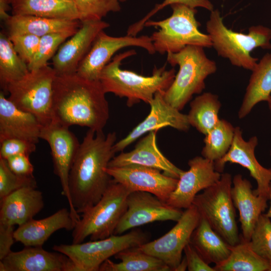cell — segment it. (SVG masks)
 <instances>
[{"mask_svg":"<svg viewBox=\"0 0 271 271\" xmlns=\"http://www.w3.org/2000/svg\"><path fill=\"white\" fill-rule=\"evenodd\" d=\"M75 33L57 32L40 37V42L34 58L28 64L30 71L41 68L48 65V61L54 56L60 46Z\"/></svg>","mask_w":271,"mask_h":271,"instance_id":"obj_35","label":"cell"},{"mask_svg":"<svg viewBox=\"0 0 271 271\" xmlns=\"http://www.w3.org/2000/svg\"><path fill=\"white\" fill-rule=\"evenodd\" d=\"M81 22L100 21L110 12L121 10L120 4L127 0H73Z\"/></svg>","mask_w":271,"mask_h":271,"instance_id":"obj_36","label":"cell"},{"mask_svg":"<svg viewBox=\"0 0 271 271\" xmlns=\"http://www.w3.org/2000/svg\"><path fill=\"white\" fill-rule=\"evenodd\" d=\"M171 7V16L159 21L149 20L144 25L160 28L150 37L156 52L177 53L189 45L212 47L209 36L199 30L200 24L195 17L196 9L182 4H174Z\"/></svg>","mask_w":271,"mask_h":271,"instance_id":"obj_6","label":"cell"},{"mask_svg":"<svg viewBox=\"0 0 271 271\" xmlns=\"http://www.w3.org/2000/svg\"><path fill=\"white\" fill-rule=\"evenodd\" d=\"M270 184H271V183H270Z\"/></svg>","mask_w":271,"mask_h":271,"instance_id":"obj_51","label":"cell"},{"mask_svg":"<svg viewBox=\"0 0 271 271\" xmlns=\"http://www.w3.org/2000/svg\"><path fill=\"white\" fill-rule=\"evenodd\" d=\"M109 27L102 20L81 22L77 32L60 46L52 58L56 74L76 73L98 34Z\"/></svg>","mask_w":271,"mask_h":271,"instance_id":"obj_18","label":"cell"},{"mask_svg":"<svg viewBox=\"0 0 271 271\" xmlns=\"http://www.w3.org/2000/svg\"><path fill=\"white\" fill-rule=\"evenodd\" d=\"M269 155L271 157V150H270V152H269Z\"/></svg>","mask_w":271,"mask_h":271,"instance_id":"obj_50","label":"cell"},{"mask_svg":"<svg viewBox=\"0 0 271 271\" xmlns=\"http://www.w3.org/2000/svg\"><path fill=\"white\" fill-rule=\"evenodd\" d=\"M9 5L5 0H0V17L3 21L10 16L7 13Z\"/></svg>","mask_w":271,"mask_h":271,"instance_id":"obj_45","label":"cell"},{"mask_svg":"<svg viewBox=\"0 0 271 271\" xmlns=\"http://www.w3.org/2000/svg\"><path fill=\"white\" fill-rule=\"evenodd\" d=\"M184 252L187 262L189 271H215L213 267L207 263L193 246L189 243L184 248Z\"/></svg>","mask_w":271,"mask_h":271,"instance_id":"obj_43","label":"cell"},{"mask_svg":"<svg viewBox=\"0 0 271 271\" xmlns=\"http://www.w3.org/2000/svg\"><path fill=\"white\" fill-rule=\"evenodd\" d=\"M269 200L270 201V206L267 212L265 213V215L269 218H271V185L269 190Z\"/></svg>","mask_w":271,"mask_h":271,"instance_id":"obj_47","label":"cell"},{"mask_svg":"<svg viewBox=\"0 0 271 271\" xmlns=\"http://www.w3.org/2000/svg\"><path fill=\"white\" fill-rule=\"evenodd\" d=\"M158 130H152L140 140L134 149L121 152L109 162L108 167L137 165L163 171L168 176L179 179L184 171L170 162L160 151L157 144Z\"/></svg>","mask_w":271,"mask_h":271,"instance_id":"obj_21","label":"cell"},{"mask_svg":"<svg viewBox=\"0 0 271 271\" xmlns=\"http://www.w3.org/2000/svg\"><path fill=\"white\" fill-rule=\"evenodd\" d=\"M30 70L18 54L7 32L0 33V84L5 94L8 85L26 76Z\"/></svg>","mask_w":271,"mask_h":271,"instance_id":"obj_32","label":"cell"},{"mask_svg":"<svg viewBox=\"0 0 271 271\" xmlns=\"http://www.w3.org/2000/svg\"><path fill=\"white\" fill-rule=\"evenodd\" d=\"M0 271H80L67 256L49 252L42 246H28L11 251L0 260Z\"/></svg>","mask_w":271,"mask_h":271,"instance_id":"obj_20","label":"cell"},{"mask_svg":"<svg viewBox=\"0 0 271 271\" xmlns=\"http://www.w3.org/2000/svg\"><path fill=\"white\" fill-rule=\"evenodd\" d=\"M187 262L185 256H184L175 268V271H185L187 269Z\"/></svg>","mask_w":271,"mask_h":271,"instance_id":"obj_46","label":"cell"},{"mask_svg":"<svg viewBox=\"0 0 271 271\" xmlns=\"http://www.w3.org/2000/svg\"><path fill=\"white\" fill-rule=\"evenodd\" d=\"M235 128L227 120L220 119L217 124L205 135L202 156L213 162L221 159L231 147Z\"/></svg>","mask_w":271,"mask_h":271,"instance_id":"obj_34","label":"cell"},{"mask_svg":"<svg viewBox=\"0 0 271 271\" xmlns=\"http://www.w3.org/2000/svg\"><path fill=\"white\" fill-rule=\"evenodd\" d=\"M188 164L189 170L181 174L175 189L166 201L180 209L192 205L198 193L218 181L222 174L215 170L214 162L202 156L195 157Z\"/></svg>","mask_w":271,"mask_h":271,"instance_id":"obj_17","label":"cell"},{"mask_svg":"<svg viewBox=\"0 0 271 271\" xmlns=\"http://www.w3.org/2000/svg\"><path fill=\"white\" fill-rule=\"evenodd\" d=\"M56 73L46 65L30 71L21 79L10 84L8 98L18 108L35 115L43 125L52 121L53 85Z\"/></svg>","mask_w":271,"mask_h":271,"instance_id":"obj_9","label":"cell"},{"mask_svg":"<svg viewBox=\"0 0 271 271\" xmlns=\"http://www.w3.org/2000/svg\"><path fill=\"white\" fill-rule=\"evenodd\" d=\"M0 92V142L19 139L35 144L40 139L42 124L33 114L18 108Z\"/></svg>","mask_w":271,"mask_h":271,"instance_id":"obj_23","label":"cell"},{"mask_svg":"<svg viewBox=\"0 0 271 271\" xmlns=\"http://www.w3.org/2000/svg\"><path fill=\"white\" fill-rule=\"evenodd\" d=\"M266 102L267 103L268 109L269 110L270 113L271 115V95Z\"/></svg>","mask_w":271,"mask_h":271,"instance_id":"obj_48","label":"cell"},{"mask_svg":"<svg viewBox=\"0 0 271 271\" xmlns=\"http://www.w3.org/2000/svg\"><path fill=\"white\" fill-rule=\"evenodd\" d=\"M183 211L169 205L152 193L130 192L127 199V209L121 218L114 234L120 235L138 226L155 222H177Z\"/></svg>","mask_w":271,"mask_h":271,"instance_id":"obj_14","label":"cell"},{"mask_svg":"<svg viewBox=\"0 0 271 271\" xmlns=\"http://www.w3.org/2000/svg\"><path fill=\"white\" fill-rule=\"evenodd\" d=\"M251 71L238 112L240 119L246 117L259 102H267L271 95V53L264 55Z\"/></svg>","mask_w":271,"mask_h":271,"instance_id":"obj_27","label":"cell"},{"mask_svg":"<svg viewBox=\"0 0 271 271\" xmlns=\"http://www.w3.org/2000/svg\"><path fill=\"white\" fill-rule=\"evenodd\" d=\"M210 12L206 30L212 47L232 65L252 71L258 59L250 52L257 48L271 49V29L256 25L250 27L247 34L234 32L225 25L218 10Z\"/></svg>","mask_w":271,"mask_h":271,"instance_id":"obj_4","label":"cell"},{"mask_svg":"<svg viewBox=\"0 0 271 271\" xmlns=\"http://www.w3.org/2000/svg\"><path fill=\"white\" fill-rule=\"evenodd\" d=\"M251 249L271 265V221L262 213L248 242Z\"/></svg>","mask_w":271,"mask_h":271,"instance_id":"obj_37","label":"cell"},{"mask_svg":"<svg viewBox=\"0 0 271 271\" xmlns=\"http://www.w3.org/2000/svg\"><path fill=\"white\" fill-rule=\"evenodd\" d=\"M76 225L70 210L63 208L45 218L34 219L19 226L14 231L15 241L25 246H42L57 230H73Z\"/></svg>","mask_w":271,"mask_h":271,"instance_id":"obj_25","label":"cell"},{"mask_svg":"<svg viewBox=\"0 0 271 271\" xmlns=\"http://www.w3.org/2000/svg\"><path fill=\"white\" fill-rule=\"evenodd\" d=\"M10 5L12 15L79 20L73 0H12Z\"/></svg>","mask_w":271,"mask_h":271,"instance_id":"obj_29","label":"cell"},{"mask_svg":"<svg viewBox=\"0 0 271 271\" xmlns=\"http://www.w3.org/2000/svg\"><path fill=\"white\" fill-rule=\"evenodd\" d=\"M232 185L231 174L222 173L218 181L195 196L193 204L214 230L234 245L240 241V236L231 195Z\"/></svg>","mask_w":271,"mask_h":271,"instance_id":"obj_8","label":"cell"},{"mask_svg":"<svg viewBox=\"0 0 271 271\" xmlns=\"http://www.w3.org/2000/svg\"><path fill=\"white\" fill-rule=\"evenodd\" d=\"M258 144L256 136L248 141L244 140L240 127H235L233 140L228 152L220 160L214 162L215 169L222 173L227 163L238 164L246 169L256 181L257 187L253 190L256 195L269 199L271 183V168L263 167L257 160L254 151Z\"/></svg>","mask_w":271,"mask_h":271,"instance_id":"obj_15","label":"cell"},{"mask_svg":"<svg viewBox=\"0 0 271 271\" xmlns=\"http://www.w3.org/2000/svg\"><path fill=\"white\" fill-rule=\"evenodd\" d=\"M8 36L19 56L27 64L30 63L37 51L40 37L28 34H11Z\"/></svg>","mask_w":271,"mask_h":271,"instance_id":"obj_40","label":"cell"},{"mask_svg":"<svg viewBox=\"0 0 271 271\" xmlns=\"http://www.w3.org/2000/svg\"><path fill=\"white\" fill-rule=\"evenodd\" d=\"M174 4H182L192 8H204L210 12L214 7L209 0H164L162 3L156 5L155 8L140 21L132 24L127 29V35L136 36L145 27V24L150 18L166 6Z\"/></svg>","mask_w":271,"mask_h":271,"instance_id":"obj_39","label":"cell"},{"mask_svg":"<svg viewBox=\"0 0 271 271\" xmlns=\"http://www.w3.org/2000/svg\"><path fill=\"white\" fill-rule=\"evenodd\" d=\"M99 80L76 73L56 74L53 85L52 121L69 127L103 131L109 116L108 101Z\"/></svg>","mask_w":271,"mask_h":271,"instance_id":"obj_2","label":"cell"},{"mask_svg":"<svg viewBox=\"0 0 271 271\" xmlns=\"http://www.w3.org/2000/svg\"><path fill=\"white\" fill-rule=\"evenodd\" d=\"M165 92V91H164ZM164 92H157L149 105L148 115L123 139L113 146L115 153L121 152L129 145L146 133L170 126L182 131H187L190 127L187 114L180 112L164 99Z\"/></svg>","mask_w":271,"mask_h":271,"instance_id":"obj_19","label":"cell"},{"mask_svg":"<svg viewBox=\"0 0 271 271\" xmlns=\"http://www.w3.org/2000/svg\"><path fill=\"white\" fill-rule=\"evenodd\" d=\"M138 47L150 54L156 52L151 38L146 35L113 37L101 31L89 52L78 66L76 74L90 80H99L101 71L119 50L127 47Z\"/></svg>","mask_w":271,"mask_h":271,"instance_id":"obj_13","label":"cell"},{"mask_svg":"<svg viewBox=\"0 0 271 271\" xmlns=\"http://www.w3.org/2000/svg\"><path fill=\"white\" fill-rule=\"evenodd\" d=\"M114 257L120 261L116 263L107 259L100 265L99 271H171L162 260L136 247L123 250Z\"/></svg>","mask_w":271,"mask_h":271,"instance_id":"obj_30","label":"cell"},{"mask_svg":"<svg viewBox=\"0 0 271 271\" xmlns=\"http://www.w3.org/2000/svg\"><path fill=\"white\" fill-rule=\"evenodd\" d=\"M250 182L240 174L232 178L231 198L239 212V221L242 234L240 238L249 241L254 227L260 216L267 207L269 199L254 194Z\"/></svg>","mask_w":271,"mask_h":271,"instance_id":"obj_22","label":"cell"},{"mask_svg":"<svg viewBox=\"0 0 271 271\" xmlns=\"http://www.w3.org/2000/svg\"><path fill=\"white\" fill-rule=\"evenodd\" d=\"M130 193L112 179L99 200L84 211L76 223L72 230V243L83 242L88 237L90 240H96L114 234L126 210Z\"/></svg>","mask_w":271,"mask_h":271,"instance_id":"obj_7","label":"cell"},{"mask_svg":"<svg viewBox=\"0 0 271 271\" xmlns=\"http://www.w3.org/2000/svg\"><path fill=\"white\" fill-rule=\"evenodd\" d=\"M230 249L227 258L213 266L215 271H271V265L241 238L238 243L230 245Z\"/></svg>","mask_w":271,"mask_h":271,"instance_id":"obj_33","label":"cell"},{"mask_svg":"<svg viewBox=\"0 0 271 271\" xmlns=\"http://www.w3.org/2000/svg\"><path fill=\"white\" fill-rule=\"evenodd\" d=\"M204 48L189 45L178 52L167 53L168 63L179 69L163 95L168 103L180 111L193 95L202 92L206 79L217 71L216 62L207 56Z\"/></svg>","mask_w":271,"mask_h":271,"instance_id":"obj_5","label":"cell"},{"mask_svg":"<svg viewBox=\"0 0 271 271\" xmlns=\"http://www.w3.org/2000/svg\"><path fill=\"white\" fill-rule=\"evenodd\" d=\"M0 143V157L5 159L18 154L30 156L36 149V144L19 139H8Z\"/></svg>","mask_w":271,"mask_h":271,"instance_id":"obj_41","label":"cell"},{"mask_svg":"<svg viewBox=\"0 0 271 271\" xmlns=\"http://www.w3.org/2000/svg\"><path fill=\"white\" fill-rule=\"evenodd\" d=\"M200 217L197 208L192 204L183 211L180 219L169 231L161 237L136 248L161 259L171 271H175L182 259L184 249L190 243Z\"/></svg>","mask_w":271,"mask_h":271,"instance_id":"obj_12","label":"cell"},{"mask_svg":"<svg viewBox=\"0 0 271 271\" xmlns=\"http://www.w3.org/2000/svg\"><path fill=\"white\" fill-rule=\"evenodd\" d=\"M105 170L115 182L121 184L130 192H149L165 202L178 182V179L162 174L160 170L141 166L108 167Z\"/></svg>","mask_w":271,"mask_h":271,"instance_id":"obj_16","label":"cell"},{"mask_svg":"<svg viewBox=\"0 0 271 271\" xmlns=\"http://www.w3.org/2000/svg\"><path fill=\"white\" fill-rule=\"evenodd\" d=\"M190 242L209 264L222 262L227 258L231 252L230 245L202 216Z\"/></svg>","mask_w":271,"mask_h":271,"instance_id":"obj_28","label":"cell"},{"mask_svg":"<svg viewBox=\"0 0 271 271\" xmlns=\"http://www.w3.org/2000/svg\"><path fill=\"white\" fill-rule=\"evenodd\" d=\"M187 114L191 126L199 132L207 134L219 122L221 103L217 95L204 92L196 96L190 104Z\"/></svg>","mask_w":271,"mask_h":271,"instance_id":"obj_31","label":"cell"},{"mask_svg":"<svg viewBox=\"0 0 271 271\" xmlns=\"http://www.w3.org/2000/svg\"><path fill=\"white\" fill-rule=\"evenodd\" d=\"M43 193L37 187H24L1 199L0 224L22 225L43 208Z\"/></svg>","mask_w":271,"mask_h":271,"instance_id":"obj_24","label":"cell"},{"mask_svg":"<svg viewBox=\"0 0 271 271\" xmlns=\"http://www.w3.org/2000/svg\"><path fill=\"white\" fill-rule=\"evenodd\" d=\"M148 235L140 230L113 234L102 239L72 244L55 245L53 249L70 258L80 271H98L106 260L119 252L149 241Z\"/></svg>","mask_w":271,"mask_h":271,"instance_id":"obj_10","label":"cell"},{"mask_svg":"<svg viewBox=\"0 0 271 271\" xmlns=\"http://www.w3.org/2000/svg\"><path fill=\"white\" fill-rule=\"evenodd\" d=\"M40 139L46 141L50 147L54 173L60 179L62 193L68 202L71 216L76 223L80 217L71 201L69 190V177L80 144L68 127L53 121L43 125Z\"/></svg>","mask_w":271,"mask_h":271,"instance_id":"obj_11","label":"cell"},{"mask_svg":"<svg viewBox=\"0 0 271 271\" xmlns=\"http://www.w3.org/2000/svg\"><path fill=\"white\" fill-rule=\"evenodd\" d=\"M114 131L105 135L89 129L73 160L69 177V190L72 204L83 213L101 198L112 179L106 169L116 153Z\"/></svg>","mask_w":271,"mask_h":271,"instance_id":"obj_1","label":"cell"},{"mask_svg":"<svg viewBox=\"0 0 271 271\" xmlns=\"http://www.w3.org/2000/svg\"><path fill=\"white\" fill-rule=\"evenodd\" d=\"M7 3H8L9 4H11V3L12 2V0H5Z\"/></svg>","mask_w":271,"mask_h":271,"instance_id":"obj_49","label":"cell"},{"mask_svg":"<svg viewBox=\"0 0 271 271\" xmlns=\"http://www.w3.org/2000/svg\"><path fill=\"white\" fill-rule=\"evenodd\" d=\"M14 226L0 224V260L8 255L15 240Z\"/></svg>","mask_w":271,"mask_h":271,"instance_id":"obj_44","label":"cell"},{"mask_svg":"<svg viewBox=\"0 0 271 271\" xmlns=\"http://www.w3.org/2000/svg\"><path fill=\"white\" fill-rule=\"evenodd\" d=\"M4 22L8 35L28 34L39 37L57 32L75 33L81 25L79 20L21 15H10Z\"/></svg>","mask_w":271,"mask_h":271,"instance_id":"obj_26","label":"cell"},{"mask_svg":"<svg viewBox=\"0 0 271 271\" xmlns=\"http://www.w3.org/2000/svg\"><path fill=\"white\" fill-rule=\"evenodd\" d=\"M24 187H37L34 176L18 175L9 168L6 159L0 157V199Z\"/></svg>","mask_w":271,"mask_h":271,"instance_id":"obj_38","label":"cell"},{"mask_svg":"<svg viewBox=\"0 0 271 271\" xmlns=\"http://www.w3.org/2000/svg\"><path fill=\"white\" fill-rule=\"evenodd\" d=\"M136 54V52L131 50L115 55L102 69L99 78L105 93L126 98L129 107L141 101L149 104L157 92L165 91L170 86L176 75L174 68L167 70L165 65L159 68L155 67L149 76L120 68L124 59Z\"/></svg>","mask_w":271,"mask_h":271,"instance_id":"obj_3","label":"cell"},{"mask_svg":"<svg viewBox=\"0 0 271 271\" xmlns=\"http://www.w3.org/2000/svg\"><path fill=\"white\" fill-rule=\"evenodd\" d=\"M6 160L10 169L15 174L23 176H34V168L30 160L29 155L18 154Z\"/></svg>","mask_w":271,"mask_h":271,"instance_id":"obj_42","label":"cell"}]
</instances>
